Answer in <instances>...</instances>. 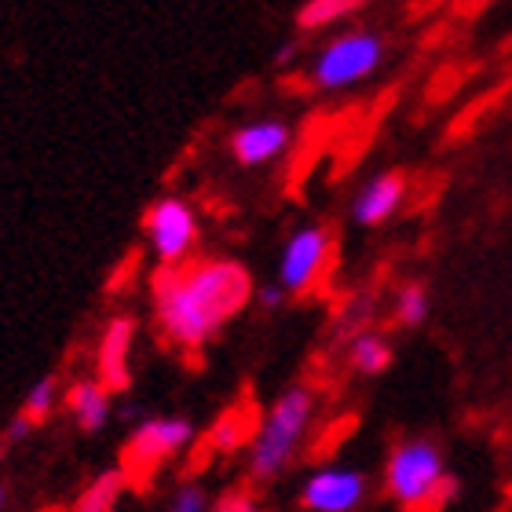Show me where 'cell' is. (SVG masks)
<instances>
[{"label":"cell","instance_id":"1","mask_svg":"<svg viewBox=\"0 0 512 512\" xmlns=\"http://www.w3.org/2000/svg\"><path fill=\"white\" fill-rule=\"evenodd\" d=\"M253 282L242 264L231 260H198V264L161 271L154 300L165 337L183 348H202L224 322L246 308Z\"/></svg>","mask_w":512,"mask_h":512},{"label":"cell","instance_id":"2","mask_svg":"<svg viewBox=\"0 0 512 512\" xmlns=\"http://www.w3.org/2000/svg\"><path fill=\"white\" fill-rule=\"evenodd\" d=\"M458 476L447 472V458L432 439H406L388 454L384 494L403 509H436L458 498Z\"/></svg>","mask_w":512,"mask_h":512},{"label":"cell","instance_id":"3","mask_svg":"<svg viewBox=\"0 0 512 512\" xmlns=\"http://www.w3.org/2000/svg\"><path fill=\"white\" fill-rule=\"evenodd\" d=\"M311 414H315V395L308 388H289V392L278 395L275 406L267 410L264 425L256 428V436L249 439L253 480H275L278 472L286 469L297 454L304 432H308Z\"/></svg>","mask_w":512,"mask_h":512},{"label":"cell","instance_id":"4","mask_svg":"<svg viewBox=\"0 0 512 512\" xmlns=\"http://www.w3.org/2000/svg\"><path fill=\"white\" fill-rule=\"evenodd\" d=\"M384 55H388V41L377 30H344L322 44L319 55L311 59L308 77L322 92H344V88L374 77Z\"/></svg>","mask_w":512,"mask_h":512},{"label":"cell","instance_id":"5","mask_svg":"<svg viewBox=\"0 0 512 512\" xmlns=\"http://www.w3.org/2000/svg\"><path fill=\"white\" fill-rule=\"evenodd\" d=\"M333 256V238L326 227L308 224L293 231L282 249V260H278V282L289 289V293H311L319 286V278L326 275Z\"/></svg>","mask_w":512,"mask_h":512},{"label":"cell","instance_id":"6","mask_svg":"<svg viewBox=\"0 0 512 512\" xmlns=\"http://www.w3.org/2000/svg\"><path fill=\"white\" fill-rule=\"evenodd\" d=\"M191 439H194V428H191V421H183V417L143 421V425L132 432V439H128V450H125L128 472L139 476V480H147L161 461H169L172 454H180Z\"/></svg>","mask_w":512,"mask_h":512},{"label":"cell","instance_id":"7","mask_svg":"<svg viewBox=\"0 0 512 512\" xmlns=\"http://www.w3.org/2000/svg\"><path fill=\"white\" fill-rule=\"evenodd\" d=\"M147 238L161 264H183L198 242V220L183 198H161L147 213Z\"/></svg>","mask_w":512,"mask_h":512},{"label":"cell","instance_id":"8","mask_svg":"<svg viewBox=\"0 0 512 512\" xmlns=\"http://www.w3.org/2000/svg\"><path fill=\"white\" fill-rule=\"evenodd\" d=\"M366 472L348 465H326L311 472L308 483L300 487V505L308 512H355L366 502Z\"/></svg>","mask_w":512,"mask_h":512},{"label":"cell","instance_id":"9","mask_svg":"<svg viewBox=\"0 0 512 512\" xmlns=\"http://www.w3.org/2000/svg\"><path fill=\"white\" fill-rule=\"evenodd\" d=\"M406 202V176L403 172H377L363 183V191L355 194L352 216L355 224L363 227H381L384 220H392L399 213V205Z\"/></svg>","mask_w":512,"mask_h":512},{"label":"cell","instance_id":"10","mask_svg":"<svg viewBox=\"0 0 512 512\" xmlns=\"http://www.w3.org/2000/svg\"><path fill=\"white\" fill-rule=\"evenodd\" d=\"M289 132L286 121L278 118H267V121H253V125L238 128L235 136H231V154H235L238 165H267V161H275L282 150L289 147Z\"/></svg>","mask_w":512,"mask_h":512},{"label":"cell","instance_id":"11","mask_svg":"<svg viewBox=\"0 0 512 512\" xmlns=\"http://www.w3.org/2000/svg\"><path fill=\"white\" fill-rule=\"evenodd\" d=\"M132 319H114L107 337L99 344V374L110 388H125L128 384V348H132Z\"/></svg>","mask_w":512,"mask_h":512},{"label":"cell","instance_id":"12","mask_svg":"<svg viewBox=\"0 0 512 512\" xmlns=\"http://www.w3.org/2000/svg\"><path fill=\"white\" fill-rule=\"evenodd\" d=\"M110 384L103 381H77L70 388V410H74L77 425L85 428V432H99V428L107 425L110 417Z\"/></svg>","mask_w":512,"mask_h":512},{"label":"cell","instance_id":"13","mask_svg":"<svg viewBox=\"0 0 512 512\" xmlns=\"http://www.w3.org/2000/svg\"><path fill=\"white\" fill-rule=\"evenodd\" d=\"M348 359H352V366L359 370V374L377 377V374H384V370L392 366L395 352H392V344H388V337H384V333L359 330L352 337V344H348Z\"/></svg>","mask_w":512,"mask_h":512},{"label":"cell","instance_id":"14","mask_svg":"<svg viewBox=\"0 0 512 512\" xmlns=\"http://www.w3.org/2000/svg\"><path fill=\"white\" fill-rule=\"evenodd\" d=\"M359 4L363 0H304V8L297 11V26L300 30H326L344 15H352Z\"/></svg>","mask_w":512,"mask_h":512},{"label":"cell","instance_id":"15","mask_svg":"<svg viewBox=\"0 0 512 512\" xmlns=\"http://www.w3.org/2000/svg\"><path fill=\"white\" fill-rule=\"evenodd\" d=\"M121 491H125V472H103L81 498H77V512H110L118 505Z\"/></svg>","mask_w":512,"mask_h":512},{"label":"cell","instance_id":"16","mask_svg":"<svg viewBox=\"0 0 512 512\" xmlns=\"http://www.w3.org/2000/svg\"><path fill=\"white\" fill-rule=\"evenodd\" d=\"M432 311V297L421 282H406L399 293H395V322L399 326H421Z\"/></svg>","mask_w":512,"mask_h":512},{"label":"cell","instance_id":"17","mask_svg":"<svg viewBox=\"0 0 512 512\" xmlns=\"http://www.w3.org/2000/svg\"><path fill=\"white\" fill-rule=\"evenodd\" d=\"M253 436H256V428H253V421H249L246 410H231V414L220 417L216 428H213V443L220 450H238L246 439H253Z\"/></svg>","mask_w":512,"mask_h":512},{"label":"cell","instance_id":"18","mask_svg":"<svg viewBox=\"0 0 512 512\" xmlns=\"http://www.w3.org/2000/svg\"><path fill=\"white\" fill-rule=\"evenodd\" d=\"M52 403H55V377H41V381L33 384L30 392H26V403H22V414L30 417L33 425H41L44 417L52 414Z\"/></svg>","mask_w":512,"mask_h":512},{"label":"cell","instance_id":"19","mask_svg":"<svg viewBox=\"0 0 512 512\" xmlns=\"http://www.w3.org/2000/svg\"><path fill=\"white\" fill-rule=\"evenodd\" d=\"M205 509H213L209 494L202 487H194V483H187V487H180V491L172 494V512H205Z\"/></svg>","mask_w":512,"mask_h":512},{"label":"cell","instance_id":"20","mask_svg":"<svg viewBox=\"0 0 512 512\" xmlns=\"http://www.w3.org/2000/svg\"><path fill=\"white\" fill-rule=\"evenodd\" d=\"M213 509H220V512H249V509H256V502H253V494H249V491H227L224 498L213 505Z\"/></svg>","mask_w":512,"mask_h":512},{"label":"cell","instance_id":"21","mask_svg":"<svg viewBox=\"0 0 512 512\" xmlns=\"http://www.w3.org/2000/svg\"><path fill=\"white\" fill-rule=\"evenodd\" d=\"M286 293H289V289L282 286V282H278V286H260V293H256V300H260V304H264V308L271 311V308H278V304L286 300Z\"/></svg>","mask_w":512,"mask_h":512},{"label":"cell","instance_id":"22","mask_svg":"<svg viewBox=\"0 0 512 512\" xmlns=\"http://www.w3.org/2000/svg\"><path fill=\"white\" fill-rule=\"evenodd\" d=\"M30 432H33V421L26 414H19L8 428H4V439H8V443H19V439H26Z\"/></svg>","mask_w":512,"mask_h":512},{"label":"cell","instance_id":"23","mask_svg":"<svg viewBox=\"0 0 512 512\" xmlns=\"http://www.w3.org/2000/svg\"><path fill=\"white\" fill-rule=\"evenodd\" d=\"M300 55V44L297 41H289V44H282L275 52V66H293V59Z\"/></svg>","mask_w":512,"mask_h":512},{"label":"cell","instance_id":"24","mask_svg":"<svg viewBox=\"0 0 512 512\" xmlns=\"http://www.w3.org/2000/svg\"><path fill=\"white\" fill-rule=\"evenodd\" d=\"M461 8H480V4H487V0H458Z\"/></svg>","mask_w":512,"mask_h":512},{"label":"cell","instance_id":"25","mask_svg":"<svg viewBox=\"0 0 512 512\" xmlns=\"http://www.w3.org/2000/svg\"><path fill=\"white\" fill-rule=\"evenodd\" d=\"M4 502H8V491H4V487H0V509H4Z\"/></svg>","mask_w":512,"mask_h":512}]
</instances>
